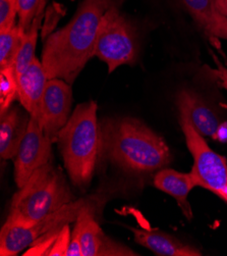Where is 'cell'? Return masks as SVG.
<instances>
[{
    "instance_id": "cell-1",
    "label": "cell",
    "mask_w": 227,
    "mask_h": 256,
    "mask_svg": "<svg viewBox=\"0 0 227 256\" xmlns=\"http://www.w3.org/2000/svg\"><path fill=\"white\" fill-rule=\"evenodd\" d=\"M119 0H83L64 28L45 41L42 64L48 79L72 84L87 62L95 56L99 26L105 12Z\"/></svg>"
},
{
    "instance_id": "cell-2",
    "label": "cell",
    "mask_w": 227,
    "mask_h": 256,
    "mask_svg": "<svg viewBox=\"0 0 227 256\" xmlns=\"http://www.w3.org/2000/svg\"><path fill=\"white\" fill-rule=\"evenodd\" d=\"M100 156L136 174L161 170L171 162L163 138L132 118L103 122L100 128Z\"/></svg>"
},
{
    "instance_id": "cell-3",
    "label": "cell",
    "mask_w": 227,
    "mask_h": 256,
    "mask_svg": "<svg viewBox=\"0 0 227 256\" xmlns=\"http://www.w3.org/2000/svg\"><path fill=\"white\" fill-rule=\"evenodd\" d=\"M56 142L72 184L87 187L92 181L100 153V128L95 101L75 108L58 133Z\"/></svg>"
},
{
    "instance_id": "cell-4",
    "label": "cell",
    "mask_w": 227,
    "mask_h": 256,
    "mask_svg": "<svg viewBox=\"0 0 227 256\" xmlns=\"http://www.w3.org/2000/svg\"><path fill=\"white\" fill-rule=\"evenodd\" d=\"M75 201L60 168L51 162L37 170L13 195L6 220L33 226Z\"/></svg>"
},
{
    "instance_id": "cell-5",
    "label": "cell",
    "mask_w": 227,
    "mask_h": 256,
    "mask_svg": "<svg viewBox=\"0 0 227 256\" xmlns=\"http://www.w3.org/2000/svg\"><path fill=\"white\" fill-rule=\"evenodd\" d=\"M95 56L104 62L111 74L118 66L133 64L138 58L135 29L119 10V4L112 6L101 20Z\"/></svg>"
},
{
    "instance_id": "cell-6",
    "label": "cell",
    "mask_w": 227,
    "mask_h": 256,
    "mask_svg": "<svg viewBox=\"0 0 227 256\" xmlns=\"http://www.w3.org/2000/svg\"><path fill=\"white\" fill-rule=\"evenodd\" d=\"M180 122L194 158V166L190 172L196 186L211 192L227 186V160L209 147L203 135L196 130L184 110H180Z\"/></svg>"
},
{
    "instance_id": "cell-7",
    "label": "cell",
    "mask_w": 227,
    "mask_h": 256,
    "mask_svg": "<svg viewBox=\"0 0 227 256\" xmlns=\"http://www.w3.org/2000/svg\"><path fill=\"white\" fill-rule=\"evenodd\" d=\"M88 203L86 200H75L41 222L29 226L6 220L0 233V255L14 256L29 248L44 234L75 222L81 210Z\"/></svg>"
},
{
    "instance_id": "cell-8",
    "label": "cell",
    "mask_w": 227,
    "mask_h": 256,
    "mask_svg": "<svg viewBox=\"0 0 227 256\" xmlns=\"http://www.w3.org/2000/svg\"><path fill=\"white\" fill-rule=\"evenodd\" d=\"M52 141L41 124L38 116H30L28 129L14 158V181L21 188L40 168L51 162Z\"/></svg>"
},
{
    "instance_id": "cell-9",
    "label": "cell",
    "mask_w": 227,
    "mask_h": 256,
    "mask_svg": "<svg viewBox=\"0 0 227 256\" xmlns=\"http://www.w3.org/2000/svg\"><path fill=\"white\" fill-rule=\"evenodd\" d=\"M72 104L71 86L61 79L48 80L40 112V122L46 136L52 142L68 122Z\"/></svg>"
},
{
    "instance_id": "cell-10",
    "label": "cell",
    "mask_w": 227,
    "mask_h": 256,
    "mask_svg": "<svg viewBox=\"0 0 227 256\" xmlns=\"http://www.w3.org/2000/svg\"><path fill=\"white\" fill-rule=\"evenodd\" d=\"M75 226L80 232L83 256H135L132 249L107 237L95 220L93 206L90 203L81 210Z\"/></svg>"
},
{
    "instance_id": "cell-11",
    "label": "cell",
    "mask_w": 227,
    "mask_h": 256,
    "mask_svg": "<svg viewBox=\"0 0 227 256\" xmlns=\"http://www.w3.org/2000/svg\"><path fill=\"white\" fill-rule=\"evenodd\" d=\"M48 80L43 64L38 58H35L28 68L17 76V98L30 116L40 118Z\"/></svg>"
},
{
    "instance_id": "cell-12",
    "label": "cell",
    "mask_w": 227,
    "mask_h": 256,
    "mask_svg": "<svg viewBox=\"0 0 227 256\" xmlns=\"http://www.w3.org/2000/svg\"><path fill=\"white\" fill-rule=\"evenodd\" d=\"M135 240L140 245L160 256H201L195 247L181 242L175 237L158 230H140L131 228Z\"/></svg>"
},
{
    "instance_id": "cell-13",
    "label": "cell",
    "mask_w": 227,
    "mask_h": 256,
    "mask_svg": "<svg viewBox=\"0 0 227 256\" xmlns=\"http://www.w3.org/2000/svg\"><path fill=\"white\" fill-rule=\"evenodd\" d=\"M179 110H184L189 116L196 130L203 136L213 137L220 124L215 112L194 92L183 90L176 99Z\"/></svg>"
},
{
    "instance_id": "cell-14",
    "label": "cell",
    "mask_w": 227,
    "mask_h": 256,
    "mask_svg": "<svg viewBox=\"0 0 227 256\" xmlns=\"http://www.w3.org/2000/svg\"><path fill=\"white\" fill-rule=\"evenodd\" d=\"M154 186L172 196L183 214L188 220H192L194 216L188 196L191 190L196 186L194 178L191 172H181L171 168H162L154 176Z\"/></svg>"
},
{
    "instance_id": "cell-15",
    "label": "cell",
    "mask_w": 227,
    "mask_h": 256,
    "mask_svg": "<svg viewBox=\"0 0 227 256\" xmlns=\"http://www.w3.org/2000/svg\"><path fill=\"white\" fill-rule=\"evenodd\" d=\"M30 118L10 108L1 116L0 122V156L2 160H14L26 135Z\"/></svg>"
},
{
    "instance_id": "cell-16",
    "label": "cell",
    "mask_w": 227,
    "mask_h": 256,
    "mask_svg": "<svg viewBox=\"0 0 227 256\" xmlns=\"http://www.w3.org/2000/svg\"><path fill=\"white\" fill-rule=\"evenodd\" d=\"M43 12L38 14L34 18L30 29L23 34L22 43L19 48L17 56L14 62V70L16 76H18L22 72L26 70L32 62L36 58L35 50L39 35V29L41 26Z\"/></svg>"
},
{
    "instance_id": "cell-17",
    "label": "cell",
    "mask_w": 227,
    "mask_h": 256,
    "mask_svg": "<svg viewBox=\"0 0 227 256\" xmlns=\"http://www.w3.org/2000/svg\"><path fill=\"white\" fill-rule=\"evenodd\" d=\"M23 34L17 24L8 30L0 31V68L14 66Z\"/></svg>"
},
{
    "instance_id": "cell-18",
    "label": "cell",
    "mask_w": 227,
    "mask_h": 256,
    "mask_svg": "<svg viewBox=\"0 0 227 256\" xmlns=\"http://www.w3.org/2000/svg\"><path fill=\"white\" fill-rule=\"evenodd\" d=\"M17 97V76L14 66L0 68V114H4Z\"/></svg>"
},
{
    "instance_id": "cell-19",
    "label": "cell",
    "mask_w": 227,
    "mask_h": 256,
    "mask_svg": "<svg viewBox=\"0 0 227 256\" xmlns=\"http://www.w3.org/2000/svg\"><path fill=\"white\" fill-rule=\"evenodd\" d=\"M200 27L205 30L213 20L216 10V0H180Z\"/></svg>"
},
{
    "instance_id": "cell-20",
    "label": "cell",
    "mask_w": 227,
    "mask_h": 256,
    "mask_svg": "<svg viewBox=\"0 0 227 256\" xmlns=\"http://www.w3.org/2000/svg\"><path fill=\"white\" fill-rule=\"evenodd\" d=\"M47 0H17L19 28L26 33L38 14L43 12Z\"/></svg>"
},
{
    "instance_id": "cell-21",
    "label": "cell",
    "mask_w": 227,
    "mask_h": 256,
    "mask_svg": "<svg viewBox=\"0 0 227 256\" xmlns=\"http://www.w3.org/2000/svg\"><path fill=\"white\" fill-rule=\"evenodd\" d=\"M16 16H18L17 0H0V31L15 26Z\"/></svg>"
},
{
    "instance_id": "cell-22",
    "label": "cell",
    "mask_w": 227,
    "mask_h": 256,
    "mask_svg": "<svg viewBox=\"0 0 227 256\" xmlns=\"http://www.w3.org/2000/svg\"><path fill=\"white\" fill-rule=\"evenodd\" d=\"M70 237H71V231L68 224L61 228V231L57 236L48 256H66V252L70 242Z\"/></svg>"
},
{
    "instance_id": "cell-23",
    "label": "cell",
    "mask_w": 227,
    "mask_h": 256,
    "mask_svg": "<svg viewBox=\"0 0 227 256\" xmlns=\"http://www.w3.org/2000/svg\"><path fill=\"white\" fill-rule=\"evenodd\" d=\"M204 31L210 36L227 40V18L217 12Z\"/></svg>"
},
{
    "instance_id": "cell-24",
    "label": "cell",
    "mask_w": 227,
    "mask_h": 256,
    "mask_svg": "<svg viewBox=\"0 0 227 256\" xmlns=\"http://www.w3.org/2000/svg\"><path fill=\"white\" fill-rule=\"evenodd\" d=\"M212 56L214 58L215 64H216V68L212 70L213 74L218 79L219 84L227 90V68H225L217 58V56L215 54H212Z\"/></svg>"
},
{
    "instance_id": "cell-25",
    "label": "cell",
    "mask_w": 227,
    "mask_h": 256,
    "mask_svg": "<svg viewBox=\"0 0 227 256\" xmlns=\"http://www.w3.org/2000/svg\"><path fill=\"white\" fill-rule=\"evenodd\" d=\"M212 139L221 143H227V122H220Z\"/></svg>"
},
{
    "instance_id": "cell-26",
    "label": "cell",
    "mask_w": 227,
    "mask_h": 256,
    "mask_svg": "<svg viewBox=\"0 0 227 256\" xmlns=\"http://www.w3.org/2000/svg\"><path fill=\"white\" fill-rule=\"evenodd\" d=\"M217 12L227 18V0H216Z\"/></svg>"
},
{
    "instance_id": "cell-27",
    "label": "cell",
    "mask_w": 227,
    "mask_h": 256,
    "mask_svg": "<svg viewBox=\"0 0 227 256\" xmlns=\"http://www.w3.org/2000/svg\"><path fill=\"white\" fill-rule=\"evenodd\" d=\"M213 193L216 194L219 198H221L222 200H224L227 203V186L219 188V189L215 190Z\"/></svg>"
}]
</instances>
